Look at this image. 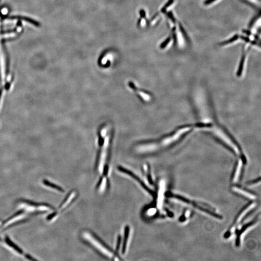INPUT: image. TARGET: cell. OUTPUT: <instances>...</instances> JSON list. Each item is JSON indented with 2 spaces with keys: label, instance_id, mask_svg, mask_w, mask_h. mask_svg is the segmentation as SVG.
Segmentation results:
<instances>
[{
  "label": "cell",
  "instance_id": "15",
  "mask_svg": "<svg viewBox=\"0 0 261 261\" xmlns=\"http://www.w3.org/2000/svg\"><path fill=\"white\" fill-rule=\"evenodd\" d=\"M191 213H192V212H191L190 209H186L184 210L182 215L179 217V221L180 222H183L187 221L189 219V217L191 216Z\"/></svg>",
  "mask_w": 261,
  "mask_h": 261
},
{
  "label": "cell",
  "instance_id": "23",
  "mask_svg": "<svg viewBox=\"0 0 261 261\" xmlns=\"http://www.w3.org/2000/svg\"><path fill=\"white\" fill-rule=\"evenodd\" d=\"M170 40L171 38L170 37H168V38H167V39H166V40H165V41H164V42L162 44V45H161V48H162V49H164V48L166 47L167 44L170 42Z\"/></svg>",
  "mask_w": 261,
  "mask_h": 261
},
{
  "label": "cell",
  "instance_id": "27",
  "mask_svg": "<svg viewBox=\"0 0 261 261\" xmlns=\"http://www.w3.org/2000/svg\"><path fill=\"white\" fill-rule=\"evenodd\" d=\"M179 27H180V31H181V32H182V33H183V35L184 36L186 39H188V37H187V34H186V33L185 31L184 30L183 28V27H182V26H181V25H179Z\"/></svg>",
  "mask_w": 261,
  "mask_h": 261
},
{
  "label": "cell",
  "instance_id": "30",
  "mask_svg": "<svg viewBox=\"0 0 261 261\" xmlns=\"http://www.w3.org/2000/svg\"><path fill=\"white\" fill-rule=\"evenodd\" d=\"M215 1H216V0H206L205 2H204V4L205 5H208V4L212 3V2H213Z\"/></svg>",
  "mask_w": 261,
  "mask_h": 261
},
{
  "label": "cell",
  "instance_id": "7",
  "mask_svg": "<svg viewBox=\"0 0 261 261\" xmlns=\"http://www.w3.org/2000/svg\"><path fill=\"white\" fill-rule=\"evenodd\" d=\"M78 193L77 191L75 190L71 191L59 205V210L62 211V212L64 211L65 209L68 208L75 201V200L78 197Z\"/></svg>",
  "mask_w": 261,
  "mask_h": 261
},
{
  "label": "cell",
  "instance_id": "24",
  "mask_svg": "<svg viewBox=\"0 0 261 261\" xmlns=\"http://www.w3.org/2000/svg\"><path fill=\"white\" fill-rule=\"evenodd\" d=\"M58 212L57 211H55L54 212L50 214V215L47 217L46 218V219H47V220L48 221H50L51 220H52L53 218H54L55 216H57V215Z\"/></svg>",
  "mask_w": 261,
  "mask_h": 261
},
{
  "label": "cell",
  "instance_id": "2",
  "mask_svg": "<svg viewBox=\"0 0 261 261\" xmlns=\"http://www.w3.org/2000/svg\"><path fill=\"white\" fill-rule=\"evenodd\" d=\"M165 195L167 197L175 199L185 204L193 206L194 208H197L198 210H199L207 214L214 218H216L219 220H221L222 219V218H223L221 215L217 212L216 209L209 204H206L204 202H200V201L191 200L188 198L186 197L177 193L170 192H166L165 193Z\"/></svg>",
  "mask_w": 261,
  "mask_h": 261
},
{
  "label": "cell",
  "instance_id": "31",
  "mask_svg": "<svg viewBox=\"0 0 261 261\" xmlns=\"http://www.w3.org/2000/svg\"><path fill=\"white\" fill-rule=\"evenodd\" d=\"M243 32H244V34H246V35H248V36H251V32H250L249 31V30H243L242 31Z\"/></svg>",
  "mask_w": 261,
  "mask_h": 261
},
{
  "label": "cell",
  "instance_id": "32",
  "mask_svg": "<svg viewBox=\"0 0 261 261\" xmlns=\"http://www.w3.org/2000/svg\"><path fill=\"white\" fill-rule=\"evenodd\" d=\"M2 241V239H1V237H0V241Z\"/></svg>",
  "mask_w": 261,
  "mask_h": 261
},
{
  "label": "cell",
  "instance_id": "21",
  "mask_svg": "<svg viewBox=\"0 0 261 261\" xmlns=\"http://www.w3.org/2000/svg\"><path fill=\"white\" fill-rule=\"evenodd\" d=\"M174 0H169L167 2V3L165 4V6H164V7L162 8V11L163 12H165L166 11V9L168 7H170V5H171L172 3L174 2Z\"/></svg>",
  "mask_w": 261,
  "mask_h": 261
},
{
  "label": "cell",
  "instance_id": "16",
  "mask_svg": "<svg viewBox=\"0 0 261 261\" xmlns=\"http://www.w3.org/2000/svg\"><path fill=\"white\" fill-rule=\"evenodd\" d=\"M24 212V210H23V209L22 210H20V211H18L16 213H15L14 214H13V215H12V216H11V217H9V218H8L7 220H6L3 221V223H2V225H5V224H6V223H7V222H8L9 221H10L12 220H13V219H15L16 217L20 216V215H21Z\"/></svg>",
  "mask_w": 261,
  "mask_h": 261
},
{
  "label": "cell",
  "instance_id": "10",
  "mask_svg": "<svg viewBox=\"0 0 261 261\" xmlns=\"http://www.w3.org/2000/svg\"><path fill=\"white\" fill-rule=\"evenodd\" d=\"M129 226L128 225L126 226L124 228V236H123V242H122V248H121V252H122L123 254H125V252L126 251L127 246L129 237Z\"/></svg>",
  "mask_w": 261,
  "mask_h": 261
},
{
  "label": "cell",
  "instance_id": "8",
  "mask_svg": "<svg viewBox=\"0 0 261 261\" xmlns=\"http://www.w3.org/2000/svg\"><path fill=\"white\" fill-rule=\"evenodd\" d=\"M243 164L244 163L241 159L239 160L236 163L231 177V182L233 183L236 184L240 181L241 177Z\"/></svg>",
  "mask_w": 261,
  "mask_h": 261
},
{
  "label": "cell",
  "instance_id": "25",
  "mask_svg": "<svg viewBox=\"0 0 261 261\" xmlns=\"http://www.w3.org/2000/svg\"><path fill=\"white\" fill-rule=\"evenodd\" d=\"M167 15H168V16L169 17V18H170V20L172 21L173 22H176V20H175V17H174V16H173V14L171 12H169V13H168Z\"/></svg>",
  "mask_w": 261,
  "mask_h": 261
},
{
  "label": "cell",
  "instance_id": "29",
  "mask_svg": "<svg viewBox=\"0 0 261 261\" xmlns=\"http://www.w3.org/2000/svg\"><path fill=\"white\" fill-rule=\"evenodd\" d=\"M240 38H241L242 40H243L244 41L246 42H250V39H249V37H248L244 36H241L240 37Z\"/></svg>",
  "mask_w": 261,
  "mask_h": 261
},
{
  "label": "cell",
  "instance_id": "20",
  "mask_svg": "<svg viewBox=\"0 0 261 261\" xmlns=\"http://www.w3.org/2000/svg\"><path fill=\"white\" fill-rule=\"evenodd\" d=\"M260 181H261V178H260V177H259L258 178L247 182L246 183V185L248 186L253 185L258 183H260Z\"/></svg>",
  "mask_w": 261,
  "mask_h": 261
},
{
  "label": "cell",
  "instance_id": "5",
  "mask_svg": "<svg viewBox=\"0 0 261 261\" xmlns=\"http://www.w3.org/2000/svg\"><path fill=\"white\" fill-rule=\"evenodd\" d=\"M118 168H119L118 169L119 170V171H121V173L126 174L127 175L130 177L131 178L135 179V181H136L144 190H146L147 192L149 193L153 197H155L156 195V192H155L154 191L152 190V189L149 188L148 186L146 184V183L142 179H141L140 178H139L138 176L133 173L132 171H130L129 170L127 169L124 168L123 167H119Z\"/></svg>",
  "mask_w": 261,
  "mask_h": 261
},
{
  "label": "cell",
  "instance_id": "12",
  "mask_svg": "<svg viewBox=\"0 0 261 261\" xmlns=\"http://www.w3.org/2000/svg\"><path fill=\"white\" fill-rule=\"evenodd\" d=\"M144 173L145 174L146 179L148 181L149 184L150 185H154V183L152 179V175L150 171V167L148 164H145L143 166Z\"/></svg>",
  "mask_w": 261,
  "mask_h": 261
},
{
  "label": "cell",
  "instance_id": "18",
  "mask_svg": "<svg viewBox=\"0 0 261 261\" xmlns=\"http://www.w3.org/2000/svg\"><path fill=\"white\" fill-rule=\"evenodd\" d=\"M239 38V36L238 35H235L234 36L232 37V38H230V39H228V40H227V41H224L223 42L221 43L220 44V45H226L228 44L232 43L234 42L235 40H237L238 38Z\"/></svg>",
  "mask_w": 261,
  "mask_h": 261
},
{
  "label": "cell",
  "instance_id": "26",
  "mask_svg": "<svg viewBox=\"0 0 261 261\" xmlns=\"http://www.w3.org/2000/svg\"><path fill=\"white\" fill-rule=\"evenodd\" d=\"M25 256V257H26L27 259H28V260H31V261H37V259H35V258H34V257H32L30 255L28 254H26Z\"/></svg>",
  "mask_w": 261,
  "mask_h": 261
},
{
  "label": "cell",
  "instance_id": "22",
  "mask_svg": "<svg viewBox=\"0 0 261 261\" xmlns=\"http://www.w3.org/2000/svg\"><path fill=\"white\" fill-rule=\"evenodd\" d=\"M156 212V208H154V207H151V208H150L149 209L148 214H149V215H151V216H152V215H155Z\"/></svg>",
  "mask_w": 261,
  "mask_h": 261
},
{
  "label": "cell",
  "instance_id": "28",
  "mask_svg": "<svg viewBox=\"0 0 261 261\" xmlns=\"http://www.w3.org/2000/svg\"><path fill=\"white\" fill-rule=\"evenodd\" d=\"M256 20H257V16L254 17L253 20H251V21H250V22L249 23V28H251V27L253 26V25H254V23L255 22V21H256Z\"/></svg>",
  "mask_w": 261,
  "mask_h": 261
},
{
  "label": "cell",
  "instance_id": "6",
  "mask_svg": "<svg viewBox=\"0 0 261 261\" xmlns=\"http://www.w3.org/2000/svg\"><path fill=\"white\" fill-rule=\"evenodd\" d=\"M231 190L235 193L240 194L246 198L251 200L253 201H255L258 198V197L255 193L247 189L240 187L239 186H233L231 188Z\"/></svg>",
  "mask_w": 261,
  "mask_h": 261
},
{
  "label": "cell",
  "instance_id": "3",
  "mask_svg": "<svg viewBox=\"0 0 261 261\" xmlns=\"http://www.w3.org/2000/svg\"><path fill=\"white\" fill-rule=\"evenodd\" d=\"M257 206V202L255 201H251L250 203L246 205L239 212L236 217L234 221L230 226L229 229L225 233L224 237L225 239H229L233 234L235 232L236 227L240 225L241 222L244 221L246 218H248L249 215L255 211L256 208Z\"/></svg>",
  "mask_w": 261,
  "mask_h": 261
},
{
  "label": "cell",
  "instance_id": "13",
  "mask_svg": "<svg viewBox=\"0 0 261 261\" xmlns=\"http://www.w3.org/2000/svg\"><path fill=\"white\" fill-rule=\"evenodd\" d=\"M5 240L6 242L7 243L8 245L11 247V248L15 249L16 251H17V253L21 254H23V251L20 248V247H18L16 244H15L8 236H6L5 238Z\"/></svg>",
  "mask_w": 261,
  "mask_h": 261
},
{
  "label": "cell",
  "instance_id": "9",
  "mask_svg": "<svg viewBox=\"0 0 261 261\" xmlns=\"http://www.w3.org/2000/svg\"><path fill=\"white\" fill-rule=\"evenodd\" d=\"M164 191H165V183L164 181L162 180L159 185V189L157 192L156 197L157 199V207L159 209H161L163 207L164 200Z\"/></svg>",
  "mask_w": 261,
  "mask_h": 261
},
{
  "label": "cell",
  "instance_id": "19",
  "mask_svg": "<svg viewBox=\"0 0 261 261\" xmlns=\"http://www.w3.org/2000/svg\"><path fill=\"white\" fill-rule=\"evenodd\" d=\"M245 56L243 55L241 59L240 63V66H239V70L237 72V75L240 76L243 70V66H244V62H245Z\"/></svg>",
  "mask_w": 261,
  "mask_h": 261
},
{
  "label": "cell",
  "instance_id": "1",
  "mask_svg": "<svg viewBox=\"0 0 261 261\" xmlns=\"http://www.w3.org/2000/svg\"><path fill=\"white\" fill-rule=\"evenodd\" d=\"M81 235L82 239L86 242L107 258L113 260H122L120 258L121 257L118 254L111 249V248L93 232L86 230L82 232Z\"/></svg>",
  "mask_w": 261,
  "mask_h": 261
},
{
  "label": "cell",
  "instance_id": "11",
  "mask_svg": "<svg viewBox=\"0 0 261 261\" xmlns=\"http://www.w3.org/2000/svg\"><path fill=\"white\" fill-rule=\"evenodd\" d=\"M19 201L23 203H26V204L30 205L31 206H45V207H48V208H50L51 209H55V208L53 207L52 206L50 205V204H48V203H37V202H34V201H31L29 200L24 199H21Z\"/></svg>",
  "mask_w": 261,
  "mask_h": 261
},
{
  "label": "cell",
  "instance_id": "4",
  "mask_svg": "<svg viewBox=\"0 0 261 261\" xmlns=\"http://www.w3.org/2000/svg\"><path fill=\"white\" fill-rule=\"evenodd\" d=\"M260 213L256 214L254 218H251L250 220L246 222L243 221L241 222L239 225L236 227L235 229V233L236 234V239H235V245L236 247H239L240 245L241 237L243 234L247 231L250 227L253 226L256 223L258 222L260 219Z\"/></svg>",
  "mask_w": 261,
  "mask_h": 261
},
{
  "label": "cell",
  "instance_id": "14",
  "mask_svg": "<svg viewBox=\"0 0 261 261\" xmlns=\"http://www.w3.org/2000/svg\"><path fill=\"white\" fill-rule=\"evenodd\" d=\"M43 183L45 185L47 186L48 187H51V188L55 189V190H57L59 192H64V190L63 189L62 187H60L59 186L57 185H56L54 183H51V182L46 180V179H44L43 181Z\"/></svg>",
  "mask_w": 261,
  "mask_h": 261
},
{
  "label": "cell",
  "instance_id": "17",
  "mask_svg": "<svg viewBox=\"0 0 261 261\" xmlns=\"http://www.w3.org/2000/svg\"><path fill=\"white\" fill-rule=\"evenodd\" d=\"M28 221V219H24V220H22L19 221H17V222H15V223H13V224H11V225H9L6 228H4V229H3V231L7 230V229H9V228H11L13 227L16 226L17 225H21V224H23V223H25V222H27V221Z\"/></svg>",
  "mask_w": 261,
  "mask_h": 261
}]
</instances>
